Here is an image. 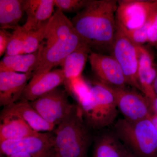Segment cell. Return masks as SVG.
I'll return each instance as SVG.
<instances>
[{"label":"cell","instance_id":"13","mask_svg":"<svg viewBox=\"0 0 157 157\" xmlns=\"http://www.w3.org/2000/svg\"><path fill=\"white\" fill-rule=\"evenodd\" d=\"M65 80L64 73L62 69L51 70L37 79H31L21 99L29 102L35 101L63 84Z\"/></svg>","mask_w":157,"mask_h":157},{"label":"cell","instance_id":"20","mask_svg":"<svg viewBox=\"0 0 157 157\" xmlns=\"http://www.w3.org/2000/svg\"><path fill=\"white\" fill-rule=\"evenodd\" d=\"M24 12V0H0L1 29H16Z\"/></svg>","mask_w":157,"mask_h":157},{"label":"cell","instance_id":"6","mask_svg":"<svg viewBox=\"0 0 157 157\" xmlns=\"http://www.w3.org/2000/svg\"><path fill=\"white\" fill-rule=\"evenodd\" d=\"M110 50L112 56L122 69L127 84L142 93L138 78L139 59L137 46L132 43L117 26Z\"/></svg>","mask_w":157,"mask_h":157},{"label":"cell","instance_id":"8","mask_svg":"<svg viewBox=\"0 0 157 157\" xmlns=\"http://www.w3.org/2000/svg\"><path fill=\"white\" fill-rule=\"evenodd\" d=\"M53 132H42L34 136L0 141V151L6 156L17 153H26L34 157H55Z\"/></svg>","mask_w":157,"mask_h":157},{"label":"cell","instance_id":"24","mask_svg":"<svg viewBox=\"0 0 157 157\" xmlns=\"http://www.w3.org/2000/svg\"><path fill=\"white\" fill-rule=\"evenodd\" d=\"M44 25L36 30L25 31L24 54L33 53L40 48L45 36L49 25V20Z\"/></svg>","mask_w":157,"mask_h":157},{"label":"cell","instance_id":"11","mask_svg":"<svg viewBox=\"0 0 157 157\" xmlns=\"http://www.w3.org/2000/svg\"><path fill=\"white\" fill-rule=\"evenodd\" d=\"M88 59L97 81L111 87H126L123 71L114 57L91 51Z\"/></svg>","mask_w":157,"mask_h":157},{"label":"cell","instance_id":"21","mask_svg":"<svg viewBox=\"0 0 157 157\" xmlns=\"http://www.w3.org/2000/svg\"><path fill=\"white\" fill-rule=\"evenodd\" d=\"M90 45L86 44L70 54L62 63L66 80L81 76L91 51Z\"/></svg>","mask_w":157,"mask_h":157},{"label":"cell","instance_id":"17","mask_svg":"<svg viewBox=\"0 0 157 157\" xmlns=\"http://www.w3.org/2000/svg\"><path fill=\"white\" fill-rule=\"evenodd\" d=\"M139 65L138 78L142 93L149 97L154 93V82L157 75V66L148 50L142 46H137Z\"/></svg>","mask_w":157,"mask_h":157},{"label":"cell","instance_id":"33","mask_svg":"<svg viewBox=\"0 0 157 157\" xmlns=\"http://www.w3.org/2000/svg\"><path fill=\"white\" fill-rule=\"evenodd\" d=\"M130 157H135V156L134 155H133V154H132V155H131V156H130Z\"/></svg>","mask_w":157,"mask_h":157},{"label":"cell","instance_id":"22","mask_svg":"<svg viewBox=\"0 0 157 157\" xmlns=\"http://www.w3.org/2000/svg\"><path fill=\"white\" fill-rule=\"evenodd\" d=\"M76 32L71 21L68 19L63 12L56 9L49 20L45 37L46 42L68 38Z\"/></svg>","mask_w":157,"mask_h":157},{"label":"cell","instance_id":"9","mask_svg":"<svg viewBox=\"0 0 157 157\" xmlns=\"http://www.w3.org/2000/svg\"><path fill=\"white\" fill-rule=\"evenodd\" d=\"M109 86L115 96L118 109L125 119L136 122L150 117L153 112L150 102L142 93L134 88Z\"/></svg>","mask_w":157,"mask_h":157},{"label":"cell","instance_id":"25","mask_svg":"<svg viewBox=\"0 0 157 157\" xmlns=\"http://www.w3.org/2000/svg\"><path fill=\"white\" fill-rule=\"evenodd\" d=\"M154 11L147 21L140 27L135 29H128L121 26L116 23L117 26L128 37L133 44L137 46H142L146 42H148L147 33L151 25L156 10Z\"/></svg>","mask_w":157,"mask_h":157},{"label":"cell","instance_id":"3","mask_svg":"<svg viewBox=\"0 0 157 157\" xmlns=\"http://www.w3.org/2000/svg\"><path fill=\"white\" fill-rule=\"evenodd\" d=\"M78 107L91 130H101L114 124L118 112L112 90L98 81L93 82L88 99Z\"/></svg>","mask_w":157,"mask_h":157},{"label":"cell","instance_id":"15","mask_svg":"<svg viewBox=\"0 0 157 157\" xmlns=\"http://www.w3.org/2000/svg\"><path fill=\"white\" fill-rule=\"evenodd\" d=\"M0 141L16 140L39 134L15 113L4 107L0 114Z\"/></svg>","mask_w":157,"mask_h":157},{"label":"cell","instance_id":"12","mask_svg":"<svg viewBox=\"0 0 157 157\" xmlns=\"http://www.w3.org/2000/svg\"><path fill=\"white\" fill-rule=\"evenodd\" d=\"M33 73L0 72V106L6 107L21 99Z\"/></svg>","mask_w":157,"mask_h":157},{"label":"cell","instance_id":"26","mask_svg":"<svg viewBox=\"0 0 157 157\" xmlns=\"http://www.w3.org/2000/svg\"><path fill=\"white\" fill-rule=\"evenodd\" d=\"M25 32L19 26L12 33V36L5 56L24 54Z\"/></svg>","mask_w":157,"mask_h":157},{"label":"cell","instance_id":"30","mask_svg":"<svg viewBox=\"0 0 157 157\" xmlns=\"http://www.w3.org/2000/svg\"><path fill=\"white\" fill-rule=\"evenodd\" d=\"M6 157H34L32 155L26 153H17L7 156Z\"/></svg>","mask_w":157,"mask_h":157},{"label":"cell","instance_id":"14","mask_svg":"<svg viewBox=\"0 0 157 157\" xmlns=\"http://www.w3.org/2000/svg\"><path fill=\"white\" fill-rule=\"evenodd\" d=\"M55 6L54 0H25L24 10L27 19L21 28L29 31L42 27L53 15Z\"/></svg>","mask_w":157,"mask_h":157},{"label":"cell","instance_id":"4","mask_svg":"<svg viewBox=\"0 0 157 157\" xmlns=\"http://www.w3.org/2000/svg\"><path fill=\"white\" fill-rule=\"evenodd\" d=\"M113 132L136 157H157V133L149 117L136 122L119 119Z\"/></svg>","mask_w":157,"mask_h":157},{"label":"cell","instance_id":"32","mask_svg":"<svg viewBox=\"0 0 157 157\" xmlns=\"http://www.w3.org/2000/svg\"><path fill=\"white\" fill-rule=\"evenodd\" d=\"M153 87V90L154 91L155 94L156 95L157 97V75L155 79L154 82Z\"/></svg>","mask_w":157,"mask_h":157},{"label":"cell","instance_id":"19","mask_svg":"<svg viewBox=\"0 0 157 157\" xmlns=\"http://www.w3.org/2000/svg\"><path fill=\"white\" fill-rule=\"evenodd\" d=\"M43 42L33 53L5 56L0 62V72L33 73L40 60Z\"/></svg>","mask_w":157,"mask_h":157},{"label":"cell","instance_id":"5","mask_svg":"<svg viewBox=\"0 0 157 157\" xmlns=\"http://www.w3.org/2000/svg\"><path fill=\"white\" fill-rule=\"evenodd\" d=\"M86 44L89 43L77 32L68 38L44 43L39 65L31 79H37L61 65L69 55Z\"/></svg>","mask_w":157,"mask_h":157},{"label":"cell","instance_id":"18","mask_svg":"<svg viewBox=\"0 0 157 157\" xmlns=\"http://www.w3.org/2000/svg\"><path fill=\"white\" fill-rule=\"evenodd\" d=\"M4 107L20 116L35 132H53L56 128L46 121L29 101L21 99L16 103Z\"/></svg>","mask_w":157,"mask_h":157},{"label":"cell","instance_id":"31","mask_svg":"<svg viewBox=\"0 0 157 157\" xmlns=\"http://www.w3.org/2000/svg\"><path fill=\"white\" fill-rule=\"evenodd\" d=\"M153 124L155 127L157 133V114L154 112L152 113L150 117Z\"/></svg>","mask_w":157,"mask_h":157},{"label":"cell","instance_id":"28","mask_svg":"<svg viewBox=\"0 0 157 157\" xmlns=\"http://www.w3.org/2000/svg\"><path fill=\"white\" fill-rule=\"evenodd\" d=\"M12 36V34L7 30H0V56L6 54V50Z\"/></svg>","mask_w":157,"mask_h":157},{"label":"cell","instance_id":"27","mask_svg":"<svg viewBox=\"0 0 157 157\" xmlns=\"http://www.w3.org/2000/svg\"><path fill=\"white\" fill-rule=\"evenodd\" d=\"M89 0H54L56 9L66 13H78L87 5Z\"/></svg>","mask_w":157,"mask_h":157},{"label":"cell","instance_id":"7","mask_svg":"<svg viewBox=\"0 0 157 157\" xmlns=\"http://www.w3.org/2000/svg\"><path fill=\"white\" fill-rule=\"evenodd\" d=\"M69 96L66 90L57 88L29 103L46 121L56 127L77 106L70 102Z\"/></svg>","mask_w":157,"mask_h":157},{"label":"cell","instance_id":"16","mask_svg":"<svg viewBox=\"0 0 157 157\" xmlns=\"http://www.w3.org/2000/svg\"><path fill=\"white\" fill-rule=\"evenodd\" d=\"M132 154L113 131L103 132L94 140L92 157H130Z\"/></svg>","mask_w":157,"mask_h":157},{"label":"cell","instance_id":"2","mask_svg":"<svg viewBox=\"0 0 157 157\" xmlns=\"http://www.w3.org/2000/svg\"><path fill=\"white\" fill-rule=\"evenodd\" d=\"M53 132L55 157H87L92 135L77 104Z\"/></svg>","mask_w":157,"mask_h":157},{"label":"cell","instance_id":"34","mask_svg":"<svg viewBox=\"0 0 157 157\" xmlns=\"http://www.w3.org/2000/svg\"></svg>","mask_w":157,"mask_h":157},{"label":"cell","instance_id":"29","mask_svg":"<svg viewBox=\"0 0 157 157\" xmlns=\"http://www.w3.org/2000/svg\"><path fill=\"white\" fill-rule=\"evenodd\" d=\"M148 99L150 102L152 110L153 112L157 114V97L155 93L148 97Z\"/></svg>","mask_w":157,"mask_h":157},{"label":"cell","instance_id":"1","mask_svg":"<svg viewBox=\"0 0 157 157\" xmlns=\"http://www.w3.org/2000/svg\"><path fill=\"white\" fill-rule=\"evenodd\" d=\"M116 0H89L71 20L76 32L96 49H110L117 30Z\"/></svg>","mask_w":157,"mask_h":157},{"label":"cell","instance_id":"23","mask_svg":"<svg viewBox=\"0 0 157 157\" xmlns=\"http://www.w3.org/2000/svg\"><path fill=\"white\" fill-rule=\"evenodd\" d=\"M65 90L75 99L78 106L87 100L90 94L91 85L82 76L76 78L65 80Z\"/></svg>","mask_w":157,"mask_h":157},{"label":"cell","instance_id":"10","mask_svg":"<svg viewBox=\"0 0 157 157\" xmlns=\"http://www.w3.org/2000/svg\"><path fill=\"white\" fill-rule=\"evenodd\" d=\"M157 8V1H118L116 23L132 30L143 25Z\"/></svg>","mask_w":157,"mask_h":157}]
</instances>
